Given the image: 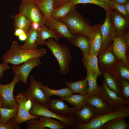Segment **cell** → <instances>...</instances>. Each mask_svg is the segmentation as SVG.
<instances>
[{
  "label": "cell",
  "mask_w": 129,
  "mask_h": 129,
  "mask_svg": "<svg viewBox=\"0 0 129 129\" xmlns=\"http://www.w3.org/2000/svg\"><path fill=\"white\" fill-rule=\"evenodd\" d=\"M46 53V50L44 48L23 49L21 48L19 43L14 41L9 49L3 55L1 60L3 63H10L13 65H19L29 59L43 57Z\"/></svg>",
  "instance_id": "6da1fadb"
},
{
  "label": "cell",
  "mask_w": 129,
  "mask_h": 129,
  "mask_svg": "<svg viewBox=\"0 0 129 129\" xmlns=\"http://www.w3.org/2000/svg\"><path fill=\"white\" fill-rule=\"evenodd\" d=\"M45 45L50 49L57 60L60 72L63 75L67 74L69 71L72 60L71 51L69 48L65 45L58 43L52 38L46 41Z\"/></svg>",
  "instance_id": "7a4b0ae2"
},
{
  "label": "cell",
  "mask_w": 129,
  "mask_h": 129,
  "mask_svg": "<svg viewBox=\"0 0 129 129\" xmlns=\"http://www.w3.org/2000/svg\"><path fill=\"white\" fill-rule=\"evenodd\" d=\"M61 21L66 25L73 35L80 33L89 36L92 30V26L75 8L66 19Z\"/></svg>",
  "instance_id": "3957f363"
},
{
  "label": "cell",
  "mask_w": 129,
  "mask_h": 129,
  "mask_svg": "<svg viewBox=\"0 0 129 129\" xmlns=\"http://www.w3.org/2000/svg\"><path fill=\"white\" fill-rule=\"evenodd\" d=\"M32 101V105L29 111L32 115L38 117L43 116L56 118L65 123L71 129H74L76 125V119L73 114L66 116H60L49 110L45 105L36 101Z\"/></svg>",
  "instance_id": "277c9868"
},
{
  "label": "cell",
  "mask_w": 129,
  "mask_h": 129,
  "mask_svg": "<svg viewBox=\"0 0 129 129\" xmlns=\"http://www.w3.org/2000/svg\"><path fill=\"white\" fill-rule=\"evenodd\" d=\"M129 116V107L122 108L113 112L105 114H100L90 123L85 124L77 123L75 129H99L109 120L117 118Z\"/></svg>",
  "instance_id": "5b68a950"
},
{
  "label": "cell",
  "mask_w": 129,
  "mask_h": 129,
  "mask_svg": "<svg viewBox=\"0 0 129 129\" xmlns=\"http://www.w3.org/2000/svg\"><path fill=\"white\" fill-rule=\"evenodd\" d=\"M19 13L26 16L32 22H37L40 26L46 24V19L35 0H22L19 7Z\"/></svg>",
  "instance_id": "8992f818"
},
{
  "label": "cell",
  "mask_w": 129,
  "mask_h": 129,
  "mask_svg": "<svg viewBox=\"0 0 129 129\" xmlns=\"http://www.w3.org/2000/svg\"><path fill=\"white\" fill-rule=\"evenodd\" d=\"M97 94L115 111L129 106V101L123 99L110 90L104 79L101 85L99 86Z\"/></svg>",
  "instance_id": "52a82bcc"
},
{
  "label": "cell",
  "mask_w": 129,
  "mask_h": 129,
  "mask_svg": "<svg viewBox=\"0 0 129 129\" xmlns=\"http://www.w3.org/2000/svg\"><path fill=\"white\" fill-rule=\"evenodd\" d=\"M20 81V77L14 74L13 79L10 83L5 85L0 84V98L2 107L11 109L16 105L18 103L13 95V91L15 85Z\"/></svg>",
  "instance_id": "ba28073f"
},
{
  "label": "cell",
  "mask_w": 129,
  "mask_h": 129,
  "mask_svg": "<svg viewBox=\"0 0 129 129\" xmlns=\"http://www.w3.org/2000/svg\"><path fill=\"white\" fill-rule=\"evenodd\" d=\"M41 82L37 81L32 76H30L28 89L22 92L27 99L36 101L47 106V98L41 89Z\"/></svg>",
  "instance_id": "9c48e42d"
},
{
  "label": "cell",
  "mask_w": 129,
  "mask_h": 129,
  "mask_svg": "<svg viewBox=\"0 0 129 129\" xmlns=\"http://www.w3.org/2000/svg\"><path fill=\"white\" fill-rule=\"evenodd\" d=\"M41 64L40 57L32 58L27 60L20 66L13 65V71L20 77L22 82L27 85V78L31 71Z\"/></svg>",
  "instance_id": "30bf717a"
},
{
  "label": "cell",
  "mask_w": 129,
  "mask_h": 129,
  "mask_svg": "<svg viewBox=\"0 0 129 129\" xmlns=\"http://www.w3.org/2000/svg\"><path fill=\"white\" fill-rule=\"evenodd\" d=\"M100 30L102 41V51L109 46L113 38L117 36L115 29L110 19L109 13L106 12L105 19L103 23L101 25Z\"/></svg>",
  "instance_id": "8fae6325"
},
{
  "label": "cell",
  "mask_w": 129,
  "mask_h": 129,
  "mask_svg": "<svg viewBox=\"0 0 129 129\" xmlns=\"http://www.w3.org/2000/svg\"><path fill=\"white\" fill-rule=\"evenodd\" d=\"M48 109L54 113L60 116H66L72 114L79 110L74 106L70 108L60 99L47 98Z\"/></svg>",
  "instance_id": "7c38bea8"
},
{
  "label": "cell",
  "mask_w": 129,
  "mask_h": 129,
  "mask_svg": "<svg viewBox=\"0 0 129 129\" xmlns=\"http://www.w3.org/2000/svg\"><path fill=\"white\" fill-rule=\"evenodd\" d=\"M46 20V26L53 31L59 38H64L70 40L75 37L76 35L72 34L63 22L55 20L51 17Z\"/></svg>",
  "instance_id": "4fadbf2b"
},
{
  "label": "cell",
  "mask_w": 129,
  "mask_h": 129,
  "mask_svg": "<svg viewBox=\"0 0 129 129\" xmlns=\"http://www.w3.org/2000/svg\"><path fill=\"white\" fill-rule=\"evenodd\" d=\"M74 113L76 117L77 123L80 124H88L100 114L94 107L87 103Z\"/></svg>",
  "instance_id": "5bb4252c"
},
{
  "label": "cell",
  "mask_w": 129,
  "mask_h": 129,
  "mask_svg": "<svg viewBox=\"0 0 129 129\" xmlns=\"http://www.w3.org/2000/svg\"><path fill=\"white\" fill-rule=\"evenodd\" d=\"M110 15L111 21L116 31V36L120 37L128 30L129 18L115 10L111 11Z\"/></svg>",
  "instance_id": "9a60e30c"
},
{
  "label": "cell",
  "mask_w": 129,
  "mask_h": 129,
  "mask_svg": "<svg viewBox=\"0 0 129 129\" xmlns=\"http://www.w3.org/2000/svg\"><path fill=\"white\" fill-rule=\"evenodd\" d=\"M15 97L18 105V112L15 120L16 124L20 125L29 119L39 118L38 117L32 115L26 109L25 104L27 99L22 92H19Z\"/></svg>",
  "instance_id": "2e32d148"
},
{
  "label": "cell",
  "mask_w": 129,
  "mask_h": 129,
  "mask_svg": "<svg viewBox=\"0 0 129 129\" xmlns=\"http://www.w3.org/2000/svg\"><path fill=\"white\" fill-rule=\"evenodd\" d=\"M74 46L79 48L83 55L82 61L84 66L89 56L90 49V41L89 36L82 34H76L75 38L69 40Z\"/></svg>",
  "instance_id": "e0dca14e"
},
{
  "label": "cell",
  "mask_w": 129,
  "mask_h": 129,
  "mask_svg": "<svg viewBox=\"0 0 129 129\" xmlns=\"http://www.w3.org/2000/svg\"><path fill=\"white\" fill-rule=\"evenodd\" d=\"M101 24L92 26V29L89 36L90 41V49L89 56L97 55L102 48V38L101 32Z\"/></svg>",
  "instance_id": "ac0fdd59"
},
{
  "label": "cell",
  "mask_w": 129,
  "mask_h": 129,
  "mask_svg": "<svg viewBox=\"0 0 129 129\" xmlns=\"http://www.w3.org/2000/svg\"><path fill=\"white\" fill-rule=\"evenodd\" d=\"M107 68H103L101 72L104 80L109 88L120 96V78L112 68L111 69Z\"/></svg>",
  "instance_id": "d6986e66"
},
{
  "label": "cell",
  "mask_w": 129,
  "mask_h": 129,
  "mask_svg": "<svg viewBox=\"0 0 129 129\" xmlns=\"http://www.w3.org/2000/svg\"><path fill=\"white\" fill-rule=\"evenodd\" d=\"M112 44L114 53L118 60L120 61L129 67V61L127 47L120 37L116 36L114 38Z\"/></svg>",
  "instance_id": "ffe728a7"
},
{
  "label": "cell",
  "mask_w": 129,
  "mask_h": 129,
  "mask_svg": "<svg viewBox=\"0 0 129 129\" xmlns=\"http://www.w3.org/2000/svg\"><path fill=\"white\" fill-rule=\"evenodd\" d=\"M87 103L94 107L100 114H108L115 111L97 94L89 98Z\"/></svg>",
  "instance_id": "44dd1931"
},
{
  "label": "cell",
  "mask_w": 129,
  "mask_h": 129,
  "mask_svg": "<svg viewBox=\"0 0 129 129\" xmlns=\"http://www.w3.org/2000/svg\"><path fill=\"white\" fill-rule=\"evenodd\" d=\"M99 54H100L99 62L103 68L111 66L118 60L113 51L112 44L108 46Z\"/></svg>",
  "instance_id": "7402d4cb"
},
{
  "label": "cell",
  "mask_w": 129,
  "mask_h": 129,
  "mask_svg": "<svg viewBox=\"0 0 129 129\" xmlns=\"http://www.w3.org/2000/svg\"><path fill=\"white\" fill-rule=\"evenodd\" d=\"M38 35L36 42L37 45H45V40L50 38H54L58 43L59 38L52 30L45 25L40 26L38 30Z\"/></svg>",
  "instance_id": "603a6c76"
},
{
  "label": "cell",
  "mask_w": 129,
  "mask_h": 129,
  "mask_svg": "<svg viewBox=\"0 0 129 129\" xmlns=\"http://www.w3.org/2000/svg\"><path fill=\"white\" fill-rule=\"evenodd\" d=\"M76 5L69 2L61 6L54 9L51 17L55 20L62 21L66 19Z\"/></svg>",
  "instance_id": "cb8c5ba5"
},
{
  "label": "cell",
  "mask_w": 129,
  "mask_h": 129,
  "mask_svg": "<svg viewBox=\"0 0 129 129\" xmlns=\"http://www.w3.org/2000/svg\"><path fill=\"white\" fill-rule=\"evenodd\" d=\"M66 84L67 87L71 90L73 93H78L83 95H87L88 85L86 77L83 80L76 81H67Z\"/></svg>",
  "instance_id": "d4e9b609"
},
{
  "label": "cell",
  "mask_w": 129,
  "mask_h": 129,
  "mask_svg": "<svg viewBox=\"0 0 129 129\" xmlns=\"http://www.w3.org/2000/svg\"><path fill=\"white\" fill-rule=\"evenodd\" d=\"M41 89L47 98H49L53 96H57L60 98L67 97L70 96L73 94L71 90L68 87L58 90H55L50 88L48 86L42 84Z\"/></svg>",
  "instance_id": "484cf974"
},
{
  "label": "cell",
  "mask_w": 129,
  "mask_h": 129,
  "mask_svg": "<svg viewBox=\"0 0 129 129\" xmlns=\"http://www.w3.org/2000/svg\"><path fill=\"white\" fill-rule=\"evenodd\" d=\"M39 117L40 123L44 127H47L51 129L70 128L66 123L59 120H56L53 118L43 116H40Z\"/></svg>",
  "instance_id": "4316f807"
},
{
  "label": "cell",
  "mask_w": 129,
  "mask_h": 129,
  "mask_svg": "<svg viewBox=\"0 0 129 129\" xmlns=\"http://www.w3.org/2000/svg\"><path fill=\"white\" fill-rule=\"evenodd\" d=\"M38 35V30L34 29L31 26L27 33V38L25 42L20 46L21 48L25 50L38 48V46L36 44Z\"/></svg>",
  "instance_id": "83f0119b"
},
{
  "label": "cell",
  "mask_w": 129,
  "mask_h": 129,
  "mask_svg": "<svg viewBox=\"0 0 129 129\" xmlns=\"http://www.w3.org/2000/svg\"><path fill=\"white\" fill-rule=\"evenodd\" d=\"M126 117L116 118L105 123L99 129H129V124L126 121Z\"/></svg>",
  "instance_id": "f1b7e54d"
},
{
  "label": "cell",
  "mask_w": 129,
  "mask_h": 129,
  "mask_svg": "<svg viewBox=\"0 0 129 129\" xmlns=\"http://www.w3.org/2000/svg\"><path fill=\"white\" fill-rule=\"evenodd\" d=\"M89 98V97L87 95H83L73 94L70 97L60 98V99L67 102L69 104L74 106L79 110L87 103Z\"/></svg>",
  "instance_id": "f546056e"
},
{
  "label": "cell",
  "mask_w": 129,
  "mask_h": 129,
  "mask_svg": "<svg viewBox=\"0 0 129 129\" xmlns=\"http://www.w3.org/2000/svg\"><path fill=\"white\" fill-rule=\"evenodd\" d=\"M15 30L18 29L23 30L27 34L31 26L32 22L26 16L20 13L14 17Z\"/></svg>",
  "instance_id": "4dcf8cb0"
},
{
  "label": "cell",
  "mask_w": 129,
  "mask_h": 129,
  "mask_svg": "<svg viewBox=\"0 0 129 129\" xmlns=\"http://www.w3.org/2000/svg\"><path fill=\"white\" fill-rule=\"evenodd\" d=\"M87 72L91 73L97 78L102 74L99 68L97 55L89 56L85 66Z\"/></svg>",
  "instance_id": "1f68e13d"
},
{
  "label": "cell",
  "mask_w": 129,
  "mask_h": 129,
  "mask_svg": "<svg viewBox=\"0 0 129 129\" xmlns=\"http://www.w3.org/2000/svg\"><path fill=\"white\" fill-rule=\"evenodd\" d=\"M18 103L16 107L12 108L0 107V121L1 123L4 124L12 118L16 117L18 112Z\"/></svg>",
  "instance_id": "d6a6232c"
},
{
  "label": "cell",
  "mask_w": 129,
  "mask_h": 129,
  "mask_svg": "<svg viewBox=\"0 0 129 129\" xmlns=\"http://www.w3.org/2000/svg\"><path fill=\"white\" fill-rule=\"evenodd\" d=\"M35 1L45 19L51 17L54 9L53 0H44L40 2Z\"/></svg>",
  "instance_id": "836d02e7"
},
{
  "label": "cell",
  "mask_w": 129,
  "mask_h": 129,
  "mask_svg": "<svg viewBox=\"0 0 129 129\" xmlns=\"http://www.w3.org/2000/svg\"><path fill=\"white\" fill-rule=\"evenodd\" d=\"M111 66L120 78L129 81V67L118 60L116 62Z\"/></svg>",
  "instance_id": "e575fe53"
},
{
  "label": "cell",
  "mask_w": 129,
  "mask_h": 129,
  "mask_svg": "<svg viewBox=\"0 0 129 129\" xmlns=\"http://www.w3.org/2000/svg\"><path fill=\"white\" fill-rule=\"evenodd\" d=\"M86 77L87 79L88 85L87 95L89 97H92L97 94L99 89L97 82V78L93 74L89 72H87Z\"/></svg>",
  "instance_id": "d590c367"
},
{
  "label": "cell",
  "mask_w": 129,
  "mask_h": 129,
  "mask_svg": "<svg viewBox=\"0 0 129 129\" xmlns=\"http://www.w3.org/2000/svg\"><path fill=\"white\" fill-rule=\"evenodd\" d=\"M70 2L76 5L79 4L91 3L95 4L102 7L105 10L106 12L109 13L113 9L106 2L98 0H70Z\"/></svg>",
  "instance_id": "8d00e7d4"
},
{
  "label": "cell",
  "mask_w": 129,
  "mask_h": 129,
  "mask_svg": "<svg viewBox=\"0 0 129 129\" xmlns=\"http://www.w3.org/2000/svg\"><path fill=\"white\" fill-rule=\"evenodd\" d=\"M120 96L123 99L129 101V81L120 78Z\"/></svg>",
  "instance_id": "74e56055"
},
{
  "label": "cell",
  "mask_w": 129,
  "mask_h": 129,
  "mask_svg": "<svg viewBox=\"0 0 129 129\" xmlns=\"http://www.w3.org/2000/svg\"><path fill=\"white\" fill-rule=\"evenodd\" d=\"M36 118H33L27 120L25 123L27 125L26 129H47V127H43L41 124L39 120Z\"/></svg>",
  "instance_id": "f35d334b"
},
{
  "label": "cell",
  "mask_w": 129,
  "mask_h": 129,
  "mask_svg": "<svg viewBox=\"0 0 129 129\" xmlns=\"http://www.w3.org/2000/svg\"><path fill=\"white\" fill-rule=\"evenodd\" d=\"M16 117L12 118L4 124L0 125V129H19L20 125L16 124L15 122Z\"/></svg>",
  "instance_id": "ab89813d"
},
{
  "label": "cell",
  "mask_w": 129,
  "mask_h": 129,
  "mask_svg": "<svg viewBox=\"0 0 129 129\" xmlns=\"http://www.w3.org/2000/svg\"><path fill=\"white\" fill-rule=\"evenodd\" d=\"M113 2V9H115L126 17L129 18V14L127 12L124 5Z\"/></svg>",
  "instance_id": "60d3db41"
},
{
  "label": "cell",
  "mask_w": 129,
  "mask_h": 129,
  "mask_svg": "<svg viewBox=\"0 0 129 129\" xmlns=\"http://www.w3.org/2000/svg\"><path fill=\"white\" fill-rule=\"evenodd\" d=\"M120 38L126 45L128 50L129 51V31L128 30L123 34Z\"/></svg>",
  "instance_id": "b9f144b4"
},
{
  "label": "cell",
  "mask_w": 129,
  "mask_h": 129,
  "mask_svg": "<svg viewBox=\"0 0 129 129\" xmlns=\"http://www.w3.org/2000/svg\"><path fill=\"white\" fill-rule=\"evenodd\" d=\"M70 0H53L54 9L57 8L69 2Z\"/></svg>",
  "instance_id": "7bdbcfd3"
},
{
  "label": "cell",
  "mask_w": 129,
  "mask_h": 129,
  "mask_svg": "<svg viewBox=\"0 0 129 129\" xmlns=\"http://www.w3.org/2000/svg\"><path fill=\"white\" fill-rule=\"evenodd\" d=\"M10 66L8 63H2L0 64V79H1L3 76L5 71L9 69Z\"/></svg>",
  "instance_id": "ee69618b"
},
{
  "label": "cell",
  "mask_w": 129,
  "mask_h": 129,
  "mask_svg": "<svg viewBox=\"0 0 129 129\" xmlns=\"http://www.w3.org/2000/svg\"><path fill=\"white\" fill-rule=\"evenodd\" d=\"M32 105V101L29 99H27L25 104V106L26 110L29 112Z\"/></svg>",
  "instance_id": "f6af8a7d"
},
{
  "label": "cell",
  "mask_w": 129,
  "mask_h": 129,
  "mask_svg": "<svg viewBox=\"0 0 129 129\" xmlns=\"http://www.w3.org/2000/svg\"><path fill=\"white\" fill-rule=\"evenodd\" d=\"M112 2L117 3L122 5H124L125 4L129 1V0H110Z\"/></svg>",
  "instance_id": "bcb514c9"
},
{
  "label": "cell",
  "mask_w": 129,
  "mask_h": 129,
  "mask_svg": "<svg viewBox=\"0 0 129 129\" xmlns=\"http://www.w3.org/2000/svg\"><path fill=\"white\" fill-rule=\"evenodd\" d=\"M26 32L22 29H18L15 30L14 34L16 36H18Z\"/></svg>",
  "instance_id": "7dc6e473"
},
{
  "label": "cell",
  "mask_w": 129,
  "mask_h": 129,
  "mask_svg": "<svg viewBox=\"0 0 129 129\" xmlns=\"http://www.w3.org/2000/svg\"><path fill=\"white\" fill-rule=\"evenodd\" d=\"M27 37V34L26 33H24L18 36L19 39L21 41L26 40Z\"/></svg>",
  "instance_id": "c3c4849f"
},
{
  "label": "cell",
  "mask_w": 129,
  "mask_h": 129,
  "mask_svg": "<svg viewBox=\"0 0 129 129\" xmlns=\"http://www.w3.org/2000/svg\"><path fill=\"white\" fill-rule=\"evenodd\" d=\"M40 26L39 24L36 22H33L31 23V26L34 29L38 30Z\"/></svg>",
  "instance_id": "681fc988"
},
{
  "label": "cell",
  "mask_w": 129,
  "mask_h": 129,
  "mask_svg": "<svg viewBox=\"0 0 129 129\" xmlns=\"http://www.w3.org/2000/svg\"><path fill=\"white\" fill-rule=\"evenodd\" d=\"M105 2L108 4L113 9V2L110 0H98Z\"/></svg>",
  "instance_id": "f907efd6"
},
{
  "label": "cell",
  "mask_w": 129,
  "mask_h": 129,
  "mask_svg": "<svg viewBox=\"0 0 129 129\" xmlns=\"http://www.w3.org/2000/svg\"><path fill=\"white\" fill-rule=\"evenodd\" d=\"M124 5L127 12L129 14V1L125 4Z\"/></svg>",
  "instance_id": "816d5d0a"
},
{
  "label": "cell",
  "mask_w": 129,
  "mask_h": 129,
  "mask_svg": "<svg viewBox=\"0 0 129 129\" xmlns=\"http://www.w3.org/2000/svg\"><path fill=\"white\" fill-rule=\"evenodd\" d=\"M36 1L39 2H40L44 0H35Z\"/></svg>",
  "instance_id": "f5cc1de1"
},
{
  "label": "cell",
  "mask_w": 129,
  "mask_h": 129,
  "mask_svg": "<svg viewBox=\"0 0 129 129\" xmlns=\"http://www.w3.org/2000/svg\"><path fill=\"white\" fill-rule=\"evenodd\" d=\"M0 107H2V102L0 98Z\"/></svg>",
  "instance_id": "db71d44e"
},
{
  "label": "cell",
  "mask_w": 129,
  "mask_h": 129,
  "mask_svg": "<svg viewBox=\"0 0 129 129\" xmlns=\"http://www.w3.org/2000/svg\"><path fill=\"white\" fill-rule=\"evenodd\" d=\"M2 124L0 122V125Z\"/></svg>",
  "instance_id": "11a10c76"
}]
</instances>
